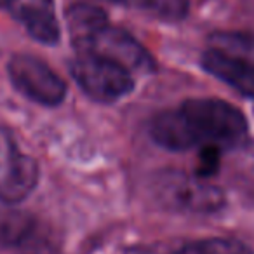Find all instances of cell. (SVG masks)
<instances>
[{
  "mask_svg": "<svg viewBox=\"0 0 254 254\" xmlns=\"http://www.w3.org/2000/svg\"><path fill=\"white\" fill-rule=\"evenodd\" d=\"M11 82L23 96L46 106H56L64 99L66 84L42 60L30 54H16L9 61Z\"/></svg>",
  "mask_w": 254,
  "mask_h": 254,
  "instance_id": "5b68a950",
  "label": "cell"
},
{
  "mask_svg": "<svg viewBox=\"0 0 254 254\" xmlns=\"http://www.w3.org/2000/svg\"><path fill=\"white\" fill-rule=\"evenodd\" d=\"M198 145L235 146L247 136V122L233 105L221 99L197 98L181 105Z\"/></svg>",
  "mask_w": 254,
  "mask_h": 254,
  "instance_id": "6da1fadb",
  "label": "cell"
},
{
  "mask_svg": "<svg viewBox=\"0 0 254 254\" xmlns=\"http://www.w3.org/2000/svg\"><path fill=\"white\" fill-rule=\"evenodd\" d=\"M66 21H68V30H70L71 42H77V40L84 39L85 35L94 32L96 28H99L101 25L108 23L101 9L94 7V5H87V4H77L68 9Z\"/></svg>",
  "mask_w": 254,
  "mask_h": 254,
  "instance_id": "8fae6325",
  "label": "cell"
},
{
  "mask_svg": "<svg viewBox=\"0 0 254 254\" xmlns=\"http://www.w3.org/2000/svg\"><path fill=\"white\" fill-rule=\"evenodd\" d=\"M212 51L225 54L254 71V35L244 32H216L209 37Z\"/></svg>",
  "mask_w": 254,
  "mask_h": 254,
  "instance_id": "30bf717a",
  "label": "cell"
},
{
  "mask_svg": "<svg viewBox=\"0 0 254 254\" xmlns=\"http://www.w3.org/2000/svg\"><path fill=\"white\" fill-rule=\"evenodd\" d=\"M159 197L173 209L188 212H214L225 204L219 188L197 178L169 173L157 183Z\"/></svg>",
  "mask_w": 254,
  "mask_h": 254,
  "instance_id": "8992f818",
  "label": "cell"
},
{
  "mask_svg": "<svg viewBox=\"0 0 254 254\" xmlns=\"http://www.w3.org/2000/svg\"><path fill=\"white\" fill-rule=\"evenodd\" d=\"M108 2H124V0H108Z\"/></svg>",
  "mask_w": 254,
  "mask_h": 254,
  "instance_id": "5bb4252c",
  "label": "cell"
},
{
  "mask_svg": "<svg viewBox=\"0 0 254 254\" xmlns=\"http://www.w3.org/2000/svg\"><path fill=\"white\" fill-rule=\"evenodd\" d=\"M39 181L35 159L19 148L12 132L0 127V200L14 204L26 198Z\"/></svg>",
  "mask_w": 254,
  "mask_h": 254,
  "instance_id": "3957f363",
  "label": "cell"
},
{
  "mask_svg": "<svg viewBox=\"0 0 254 254\" xmlns=\"http://www.w3.org/2000/svg\"><path fill=\"white\" fill-rule=\"evenodd\" d=\"M150 134L160 146L173 152H185L198 145L190 124L181 110H169L157 115L150 124Z\"/></svg>",
  "mask_w": 254,
  "mask_h": 254,
  "instance_id": "ba28073f",
  "label": "cell"
},
{
  "mask_svg": "<svg viewBox=\"0 0 254 254\" xmlns=\"http://www.w3.org/2000/svg\"><path fill=\"white\" fill-rule=\"evenodd\" d=\"M73 46L78 54H92L113 61L127 71L152 70L153 66V60L134 37L120 28L110 26L108 23L96 28L84 39L73 42Z\"/></svg>",
  "mask_w": 254,
  "mask_h": 254,
  "instance_id": "7a4b0ae2",
  "label": "cell"
},
{
  "mask_svg": "<svg viewBox=\"0 0 254 254\" xmlns=\"http://www.w3.org/2000/svg\"><path fill=\"white\" fill-rule=\"evenodd\" d=\"M5 4L35 40L49 46L60 40V23L53 0H5Z\"/></svg>",
  "mask_w": 254,
  "mask_h": 254,
  "instance_id": "52a82bcc",
  "label": "cell"
},
{
  "mask_svg": "<svg viewBox=\"0 0 254 254\" xmlns=\"http://www.w3.org/2000/svg\"><path fill=\"white\" fill-rule=\"evenodd\" d=\"M174 254H253L251 249L237 240L228 239H207L200 242L188 244Z\"/></svg>",
  "mask_w": 254,
  "mask_h": 254,
  "instance_id": "4fadbf2b",
  "label": "cell"
},
{
  "mask_svg": "<svg viewBox=\"0 0 254 254\" xmlns=\"http://www.w3.org/2000/svg\"><path fill=\"white\" fill-rule=\"evenodd\" d=\"M202 66L214 77L221 78L225 84L232 85L240 94H246L247 98H254V71L244 66L242 63L209 49L202 56Z\"/></svg>",
  "mask_w": 254,
  "mask_h": 254,
  "instance_id": "9c48e42d",
  "label": "cell"
},
{
  "mask_svg": "<svg viewBox=\"0 0 254 254\" xmlns=\"http://www.w3.org/2000/svg\"><path fill=\"white\" fill-rule=\"evenodd\" d=\"M124 2L169 21L185 18L188 12V0H124Z\"/></svg>",
  "mask_w": 254,
  "mask_h": 254,
  "instance_id": "7c38bea8",
  "label": "cell"
},
{
  "mask_svg": "<svg viewBox=\"0 0 254 254\" xmlns=\"http://www.w3.org/2000/svg\"><path fill=\"white\" fill-rule=\"evenodd\" d=\"M71 75L91 98L103 103L117 101L132 89L126 68L92 54H78L71 63Z\"/></svg>",
  "mask_w": 254,
  "mask_h": 254,
  "instance_id": "277c9868",
  "label": "cell"
}]
</instances>
